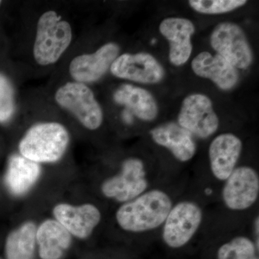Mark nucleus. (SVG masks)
I'll return each instance as SVG.
<instances>
[{
	"instance_id": "obj_15",
	"label": "nucleus",
	"mask_w": 259,
	"mask_h": 259,
	"mask_svg": "<svg viewBox=\"0 0 259 259\" xmlns=\"http://www.w3.org/2000/svg\"><path fill=\"white\" fill-rule=\"evenodd\" d=\"M192 69L197 76L212 80L223 90H230L238 81L236 67L219 54L202 52L192 61Z\"/></svg>"
},
{
	"instance_id": "obj_9",
	"label": "nucleus",
	"mask_w": 259,
	"mask_h": 259,
	"mask_svg": "<svg viewBox=\"0 0 259 259\" xmlns=\"http://www.w3.org/2000/svg\"><path fill=\"white\" fill-rule=\"evenodd\" d=\"M222 190L225 205L234 211L250 208L258 199L259 177L251 167H236L228 177Z\"/></svg>"
},
{
	"instance_id": "obj_14",
	"label": "nucleus",
	"mask_w": 259,
	"mask_h": 259,
	"mask_svg": "<svg viewBox=\"0 0 259 259\" xmlns=\"http://www.w3.org/2000/svg\"><path fill=\"white\" fill-rule=\"evenodd\" d=\"M160 32L169 42V60L179 66L190 59L192 51L191 37L194 32V24L188 19L169 18L160 24Z\"/></svg>"
},
{
	"instance_id": "obj_22",
	"label": "nucleus",
	"mask_w": 259,
	"mask_h": 259,
	"mask_svg": "<svg viewBox=\"0 0 259 259\" xmlns=\"http://www.w3.org/2000/svg\"><path fill=\"white\" fill-rule=\"evenodd\" d=\"M246 3L247 1L245 0H191L189 1L192 9L198 13L207 15L229 13L243 6Z\"/></svg>"
},
{
	"instance_id": "obj_18",
	"label": "nucleus",
	"mask_w": 259,
	"mask_h": 259,
	"mask_svg": "<svg viewBox=\"0 0 259 259\" xmlns=\"http://www.w3.org/2000/svg\"><path fill=\"white\" fill-rule=\"evenodd\" d=\"M113 97L117 103L125 105L141 120L152 121L157 117L156 100L145 89L123 84L116 90Z\"/></svg>"
},
{
	"instance_id": "obj_21",
	"label": "nucleus",
	"mask_w": 259,
	"mask_h": 259,
	"mask_svg": "<svg viewBox=\"0 0 259 259\" xmlns=\"http://www.w3.org/2000/svg\"><path fill=\"white\" fill-rule=\"evenodd\" d=\"M256 244L248 237L232 238L218 248V259H259Z\"/></svg>"
},
{
	"instance_id": "obj_13",
	"label": "nucleus",
	"mask_w": 259,
	"mask_h": 259,
	"mask_svg": "<svg viewBox=\"0 0 259 259\" xmlns=\"http://www.w3.org/2000/svg\"><path fill=\"white\" fill-rule=\"evenodd\" d=\"M56 221L64 227L70 234L79 238L90 236L101 220V213L91 204L74 207L68 204H60L54 209Z\"/></svg>"
},
{
	"instance_id": "obj_23",
	"label": "nucleus",
	"mask_w": 259,
	"mask_h": 259,
	"mask_svg": "<svg viewBox=\"0 0 259 259\" xmlns=\"http://www.w3.org/2000/svg\"><path fill=\"white\" fill-rule=\"evenodd\" d=\"M15 111L14 93L9 80L0 74V122L9 120Z\"/></svg>"
},
{
	"instance_id": "obj_7",
	"label": "nucleus",
	"mask_w": 259,
	"mask_h": 259,
	"mask_svg": "<svg viewBox=\"0 0 259 259\" xmlns=\"http://www.w3.org/2000/svg\"><path fill=\"white\" fill-rule=\"evenodd\" d=\"M210 44L234 67L245 69L251 64L253 53L244 32L236 24L226 22L218 25L211 34Z\"/></svg>"
},
{
	"instance_id": "obj_17",
	"label": "nucleus",
	"mask_w": 259,
	"mask_h": 259,
	"mask_svg": "<svg viewBox=\"0 0 259 259\" xmlns=\"http://www.w3.org/2000/svg\"><path fill=\"white\" fill-rule=\"evenodd\" d=\"M41 259H60L71 243V234L58 221L48 220L36 231Z\"/></svg>"
},
{
	"instance_id": "obj_1",
	"label": "nucleus",
	"mask_w": 259,
	"mask_h": 259,
	"mask_svg": "<svg viewBox=\"0 0 259 259\" xmlns=\"http://www.w3.org/2000/svg\"><path fill=\"white\" fill-rule=\"evenodd\" d=\"M172 206L171 197L166 192L157 189L146 191L122 204L116 212V220L125 231H152L163 224Z\"/></svg>"
},
{
	"instance_id": "obj_20",
	"label": "nucleus",
	"mask_w": 259,
	"mask_h": 259,
	"mask_svg": "<svg viewBox=\"0 0 259 259\" xmlns=\"http://www.w3.org/2000/svg\"><path fill=\"white\" fill-rule=\"evenodd\" d=\"M36 228L32 222L24 223L7 238V259H32L36 241Z\"/></svg>"
},
{
	"instance_id": "obj_5",
	"label": "nucleus",
	"mask_w": 259,
	"mask_h": 259,
	"mask_svg": "<svg viewBox=\"0 0 259 259\" xmlns=\"http://www.w3.org/2000/svg\"><path fill=\"white\" fill-rule=\"evenodd\" d=\"M202 218V209L192 201H182L172 206L163 224V241L171 248L185 246L198 231Z\"/></svg>"
},
{
	"instance_id": "obj_10",
	"label": "nucleus",
	"mask_w": 259,
	"mask_h": 259,
	"mask_svg": "<svg viewBox=\"0 0 259 259\" xmlns=\"http://www.w3.org/2000/svg\"><path fill=\"white\" fill-rule=\"evenodd\" d=\"M110 71L120 79L143 83L160 82L165 74L163 66L147 53L122 54L112 63Z\"/></svg>"
},
{
	"instance_id": "obj_2",
	"label": "nucleus",
	"mask_w": 259,
	"mask_h": 259,
	"mask_svg": "<svg viewBox=\"0 0 259 259\" xmlns=\"http://www.w3.org/2000/svg\"><path fill=\"white\" fill-rule=\"evenodd\" d=\"M69 136L64 126L57 122H45L32 126L19 146L23 157L36 163L55 162L62 157Z\"/></svg>"
},
{
	"instance_id": "obj_12",
	"label": "nucleus",
	"mask_w": 259,
	"mask_h": 259,
	"mask_svg": "<svg viewBox=\"0 0 259 259\" xmlns=\"http://www.w3.org/2000/svg\"><path fill=\"white\" fill-rule=\"evenodd\" d=\"M243 144L236 135L223 134L214 138L209 145L211 171L217 180L226 181L236 168Z\"/></svg>"
},
{
	"instance_id": "obj_6",
	"label": "nucleus",
	"mask_w": 259,
	"mask_h": 259,
	"mask_svg": "<svg viewBox=\"0 0 259 259\" xmlns=\"http://www.w3.org/2000/svg\"><path fill=\"white\" fill-rule=\"evenodd\" d=\"M148 187L144 163L131 158L123 162L120 173L105 181L101 189L105 197L125 203L144 193Z\"/></svg>"
},
{
	"instance_id": "obj_4",
	"label": "nucleus",
	"mask_w": 259,
	"mask_h": 259,
	"mask_svg": "<svg viewBox=\"0 0 259 259\" xmlns=\"http://www.w3.org/2000/svg\"><path fill=\"white\" fill-rule=\"evenodd\" d=\"M56 101L69 110L85 127L96 130L102 125L103 113L93 92L84 83L68 82L55 95Z\"/></svg>"
},
{
	"instance_id": "obj_25",
	"label": "nucleus",
	"mask_w": 259,
	"mask_h": 259,
	"mask_svg": "<svg viewBox=\"0 0 259 259\" xmlns=\"http://www.w3.org/2000/svg\"><path fill=\"white\" fill-rule=\"evenodd\" d=\"M1 3H2V1H0V5H1Z\"/></svg>"
},
{
	"instance_id": "obj_8",
	"label": "nucleus",
	"mask_w": 259,
	"mask_h": 259,
	"mask_svg": "<svg viewBox=\"0 0 259 259\" xmlns=\"http://www.w3.org/2000/svg\"><path fill=\"white\" fill-rule=\"evenodd\" d=\"M178 124L191 134L204 139L217 131L219 119L208 97L192 94L182 102Z\"/></svg>"
},
{
	"instance_id": "obj_19",
	"label": "nucleus",
	"mask_w": 259,
	"mask_h": 259,
	"mask_svg": "<svg viewBox=\"0 0 259 259\" xmlns=\"http://www.w3.org/2000/svg\"><path fill=\"white\" fill-rule=\"evenodd\" d=\"M40 175V167L38 163L23 156L14 155L8 162L5 184L12 194L22 195L31 188Z\"/></svg>"
},
{
	"instance_id": "obj_3",
	"label": "nucleus",
	"mask_w": 259,
	"mask_h": 259,
	"mask_svg": "<svg viewBox=\"0 0 259 259\" xmlns=\"http://www.w3.org/2000/svg\"><path fill=\"white\" fill-rule=\"evenodd\" d=\"M72 40L71 25L56 12L48 11L37 23L33 56L39 65L54 64L69 48Z\"/></svg>"
},
{
	"instance_id": "obj_16",
	"label": "nucleus",
	"mask_w": 259,
	"mask_h": 259,
	"mask_svg": "<svg viewBox=\"0 0 259 259\" xmlns=\"http://www.w3.org/2000/svg\"><path fill=\"white\" fill-rule=\"evenodd\" d=\"M151 138L156 144L167 148L182 162L190 161L196 152L192 135L175 122L162 124L151 131Z\"/></svg>"
},
{
	"instance_id": "obj_11",
	"label": "nucleus",
	"mask_w": 259,
	"mask_h": 259,
	"mask_svg": "<svg viewBox=\"0 0 259 259\" xmlns=\"http://www.w3.org/2000/svg\"><path fill=\"white\" fill-rule=\"evenodd\" d=\"M120 49L114 42L102 46L96 52L75 57L69 66V72L77 82H93L102 78L118 57Z\"/></svg>"
},
{
	"instance_id": "obj_24",
	"label": "nucleus",
	"mask_w": 259,
	"mask_h": 259,
	"mask_svg": "<svg viewBox=\"0 0 259 259\" xmlns=\"http://www.w3.org/2000/svg\"><path fill=\"white\" fill-rule=\"evenodd\" d=\"M122 117H123L124 120L127 123H131L133 121V117L131 116V112L125 111L122 114Z\"/></svg>"
}]
</instances>
